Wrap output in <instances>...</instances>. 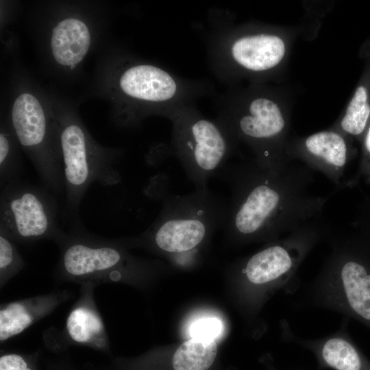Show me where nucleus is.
I'll return each mask as SVG.
<instances>
[{"label":"nucleus","mask_w":370,"mask_h":370,"mask_svg":"<svg viewBox=\"0 0 370 370\" xmlns=\"http://www.w3.org/2000/svg\"><path fill=\"white\" fill-rule=\"evenodd\" d=\"M54 195L44 186L21 179L5 185L0 196V233L22 244L43 239L54 242L63 231L58 226Z\"/></svg>","instance_id":"nucleus-5"},{"label":"nucleus","mask_w":370,"mask_h":370,"mask_svg":"<svg viewBox=\"0 0 370 370\" xmlns=\"http://www.w3.org/2000/svg\"><path fill=\"white\" fill-rule=\"evenodd\" d=\"M370 115V103L367 87L360 85L356 89L341 121L342 129L352 135L364 130Z\"/></svg>","instance_id":"nucleus-18"},{"label":"nucleus","mask_w":370,"mask_h":370,"mask_svg":"<svg viewBox=\"0 0 370 370\" xmlns=\"http://www.w3.org/2000/svg\"><path fill=\"white\" fill-rule=\"evenodd\" d=\"M59 258L53 276L59 282L80 286L119 282L145 268L124 249L119 240H111L84 230L79 219L68 232L62 231L54 241Z\"/></svg>","instance_id":"nucleus-2"},{"label":"nucleus","mask_w":370,"mask_h":370,"mask_svg":"<svg viewBox=\"0 0 370 370\" xmlns=\"http://www.w3.org/2000/svg\"><path fill=\"white\" fill-rule=\"evenodd\" d=\"M49 370H73V368L67 363L59 364L57 365L51 366Z\"/></svg>","instance_id":"nucleus-22"},{"label":"nucleus","mask_w":370,"mask_h":370,"mask_svg":"<svg viewBox=\"0 0 370 370\" xmlns=\"http://www.w3.org/2000/svg\"><path fill=\"white\" fill-rule=\"evenodd\" d=\"M38 354L3 352L0 356V370H38Z\"/></svg>","instance_id":"nucleus-20"},{"label":"nucleus","mask_w":370,"mask_h":370,"mask_svg":"<svg viewBox=\"0 0 370 370\" xmlns=\"http://www.w3.org/2000/svg\"><path fill=\"white\" fill-rule=\"evenodd\" d=\"M295 308L338 312L370 330V263L352 253H338L325 269L305 284Z\"/></svg>","instance_id":"nucleus-4"},{"label":"nucleus","mask_w":370,"mask_h":370,"mask_svg":"<svg viewBox=\"0 0 370 370\" xmlns=\"http://www.w3.org/2000/svg\"><path fill=\"white\" fill-rule=\"evenodd\" d=\"M90 44L88 28L77 18L64 19L52 30V54L62 65L73 66L81 62L88 52Z\"/></svg>","instance_id":"nucleus-15"},{"label":"nucleus","mask_w":370,"mask_h":370,"mask_svg":"<svg viewBox=\"0 0 370 370\" xmlns=\"http://www.w3.org/2000/svg\"><path fill=\"white\" fill-rule=\"evenodd\" d=\"M211 53L215 69L222 77L260 75L283 62L286 43L280 35L267 30L223 32L215 38Z\"/></svg>","instance_id":"nucleus-7"},{"label":"nucleus","mask_w":370,"mask_h":370,"mask_svg":"<svg viewBox=\"0 0 370 370\" xmlns=\"http://www.w3.org/2000/svg\"><path fill=\"white\" fill-rule=\"evenodd\" d=\"M217 353L214 340L192 338L182 343L173 356V370H208Z\"/></svg>","instance_id":"nucleus-16"},{"label":"nucleus","mask_w":370,"mask_h":370,"mask_svg":"<svg viewBox=\"0 0 370 370\" xmlns=\"http://www.w3.org/2000/svg\"><path fill=\"white\" fill-rule=\"evenodd\" d=\"M223 328L222 322L219 319L204 317L192 323L190 334L194 338L214 341L222 333Z\"/></svg>","instance_id":"nucleus-21"},{"label":"nucleus","mask_w":370,"mask_h":370,"mask_svg":"<svg viewBox=\"0 0 370 370\" xmlns=\"http://www.w3.org/2000/svg\"><path fill=\"white\" fill-rule=\"evenodd\" d=\"M233 101L222 108L217 120L234 138H243L262 149L283 131V110L271 96L256 93Z\"/></svg>","instance_id":"nucleus-8"},{"label":"nucleus","mask_w":370,"mask_h":370,"mask_svg":"<svg viewBox=\"0 0 370 370\" xmlns=\"http://www.w3.org/2000/svg\"><path fill=\"white\" fill-rule=\"evenodd\" d=\"M25 262L15 243L0 233V288L3 287L25 267Z\"/></svg>","instance_id":"nucleus-19"},{"label":"nucleus","mask_w":370,"mask_h":370,"mask_svg":"<svg viewBox=\"0 0 370 370\" xmlns=\"http://www.w3.org/2000/svg\"><path fill=\"white\" fill-rule=\"evenodd\" d=\"M349 319L343 317L339 328L325 336L309 339L292 330L284 319L280 322L283 342L296 344L310 352L317 362V370H370V360L348 332Z\"/></svg>","instance_id":"nucleus-12"},{"label":"nucleus","mask_w":370,"mask_h":370,"mask_svg":"<svg viewBox=\"0 0 370 370\" xmlns=\"http://www.w3.org/2000/svg\"><path fill=\"white\" fill-rule=\"evenodd\" d=\"M68 290H58L5 302L0 307V341L3 343L21 334L73 297Z\"/></svg>","instance_id":"nucleus-14"},{"label":"nucleus","mask_w":370,"mask_h":370,"mask_svg":"<svg viewBox=\"0 0 370 370\" xmlns=\"http://www.w3.org/2000/svg\"><path fill=\"white\" fill-rule=\"evenodd\" d=\"M172 123V148L188 179L196 189L208 188L226 166L233 137L217 119L204 116L189 104L166 116Z\"/></svg>","instance_id":"nucleus-3"},{"label":"nucleus","mask_w":370,"mask_h":370,"mask_svg":"<svg viewBox=\"0 0 370 370\" xmlns=\"http://www.w3.org/2000/svg\"><path fill=\"white\" fill-rule=\"evenodd\" d=\"M232 180L233 199L228 204L224 225L228 233L239 238L261 236L268 230L270 221L279 206L280 193L264 177L248 185Z\"/></svg>","instance_id":"nucleus-9"},{"label":"nucleus","mask_w":370,"mask_h":370,"mask_svg":"<svg viewBox=\"0 0 370 370\" xmlns=\"http://www.w3.org/2000/svg\"><path fill=\"white\" fill-rule=\"evenodd\" d=\"M66 206L73 221L79 219V208L91 184L108 186L121 180L117 155L95 147L77 123L66 125L60 135Z\"/></svg>","instance_id":"nucleus-6"},{"label":"nucleus","mask_w":370,"mask_h":370,"mask_svg":"<svg viewBox=\"0 0 370 370\" xmlns=\"http://www.w3.org/2000/svg\"><path fill=\"white\" fill-rule=\"evenodd\" d=\"M365 145L367 150L370 152V127L366 136Z\"/></svg>","instance_id":"nucleus-23"},{"label":"nucleus","mask_w":370,"mask_h":370,"mask_svg":"<svg viewBox=\"0 0 370 370\" xmlns=\"http://www.w3.org/2000/svg\"><path fill=\"white\" fill-rule=\"evenodd\" d=\"M269 370H278V369H276L275 367L271 366V367H269Z\"/></svg>","instance_id":"nucleus-24"},{"label":"nucleus","mask_w":370,"mask_h":370,"mask_svg":"<svg viewBox=\"0 0 370 370\" xmlns=\"http://www.w3.org/2000/svg\"><path fill=\"white\" fill-rule=\"evenodd\" d=\"M227 210L224 198L208 188L169 195L147 230L127 241L149 245L175 255L177 262L185 264L217 228L224 227Z\"/></svg>","instance_id":"nucleus-1"},{"label":"nucleus","mask_w":370,"mask_h":370,"mask_svg":"<svg viewBox=\"0 0 370 370\" xmlns=\"http://www.w3.org/2000/svg\"><path fill=\"white\" fill-rule=\"evenodd\" d=\"M96 286H80L79 296L70 310L58 340L47 344L53 351L70 345L84 346L104 354L110 352L108 333L95 299Z\"/></svg>","instance_id":"nucleus-13"},{"label":"nucleus","mask_w":370,"mask_h":370,"mask_svg":"<svg viewBox=\"0 0 370 370\" xmlns=\"http://www.w3.org/2000/svg\"><path fill=\"white\" fill-rule=\"evenodd\" d=\"M303 245L277 243L258 251L245 262L244 279L249 286L264 288L266 295L280 290L293 294L301 284L296 271L306 250Z\"/></svg>","instance_id":"nucleus-11"},{"label":"nucleus","mask_w":370,"mask_h":370,"mask_svg":"<svg viewBox=\"0 0 370 370\" xmlns=\"http://www.w3.org/2000/svg\"><path fill=\"white\" fill-rule=\"evenodd\" d=\"M306 149L330 164L343 166L346 162L347 147L343 138L332 131H323L309 136L305 140Z\"/></svg>","instance_id":"nucleus-17"},{"label":"nucleus","mask_w":370,"mask_h":370,"mask_svg":"<svg viewBox=\"0 0 370 370\" xmlns=\"http://www.w3.org/2000/svg\"><path fill=\"white\" fill-rule=\"evenodd\" d=\"M119 84L127 97L160 105L166 116L176 108L188 104V99L197 90L169 71L147 64L127 69L121 75Z\"/></svg>","instance_id":"nucleus-10"}]
</instances>
